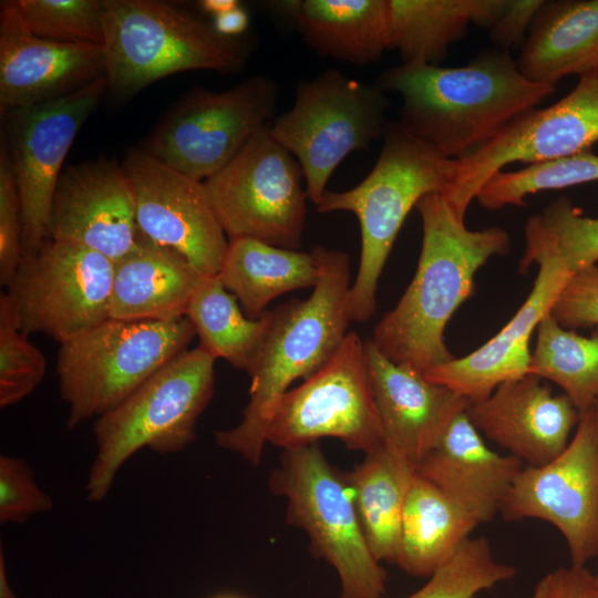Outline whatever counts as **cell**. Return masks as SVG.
I'll use <instances>...</instances> for the list:
<instances>
[{
  "label": "cell",
  "mask_w": 598,
  "mask_h": 598,
  "mask_svg": "<svg viewBox=\"0 0 598 598\" xmlns=\"http://www.w3.org/2000/svg\"><path fill=\"white\" fill-rule=\"evenodd\" d=\"M375 84L400 94L398 123L450 158H462L534 110L556 87L525 78L509 53L488 50L463 66L409 63Z\"/></svg>",
  "instance_id": "1"
},
{
  "label": "cell",
  "mask_w": 598,
  "mask_h": 598,
  "mask_svg": "<svg viewBox=\"0 0 598 598\" xmlns=\"http://www.w3.org/2000/svg\"><path fill=\"white\" fill-rule=\"evenodd\" d=\"M416 272L396 303L378 322L370 341L392 362L425 373L453 360L445 327L474 291V275L494 256L509 252L508 233L493 226L470 230L441 193L422 197Z\"/></svg>",
  "instance_id": "2"
},
{
  "label": "cell",
  "mask_w": 598,
  "mask_h": 598,
  "mask_svg": "<svg viewBox=\"0 0 598 598\" xmlns=\"http://www.w3.org/2000/svg\"><path fill=\"white\" fill-rule=\"evenodd\" d=\"M319 277L307 299L269 310L270 322L248 369L249 400L240 422L214 433L218 446L254 466L262 458L267 427L276 404L290 384L316 373L337 351L350 322V259L341 250L315 246Z\"/></svg>",
  "instance_id": "3"
},
{
  "label": "cell",
  "mask_w": 598,
  "mask_h": 598,
  "mask_svg": "<svg viewBox=\"0 0 598 598\" xmlns=\"http://www.w3.org/2000/svg\"><path fill=\"white\" fill-rule=\"evenodd\" d=\"M456 169L457 159L419 141L395 121L389 122L367 177L347 190H326L318 213L350 212L360 224V261L348 299L350 321L372 317L380 276L406 216L425 195L444 193Z\"/></svg>",
  "instance_id": "4"
},
{
  "label": "cell",
  "mask_w": 598,
  "mask_h": 598,
  "mask_svg": "<svg viewBox=\"0 0 598 598\" xmlns=\"http://www.w3.org/2000/svg\"><path fill=\"white\" fill-rule=\"evenodd\" d=\"M107 93L126 100L179 72H240L251 47L219 34L200 16L166 1L101 0Z\"/></svg>",
  "instance_id": "5"
},
{
  "label": "cell",
  "mask_w": 598,
  "mask_h": 598,
  "mask_svg": "<svg viewBox=\"0 0 598 598\" xmlns=\"http://www.w3.org/2000/svg\"><path fill=\"white\" fill-rule=\"evenodd\" d=\"M215 359L198 346L173 358L120 405L95 420L96 454L85 484L86 501H103L124 463L147 447L173 454L196 439L209 404Z\"/></svg>",
  "instance_id": "6"
},
{
  "label": "cell",
  "mask_w": 598,
  "mask_h": 598,
  "mask_svg": "<svg viewBox=\"0 0 598 598\" xmlns=\"http://www.w3.org/2000/svg\"><path fill=\"white\" fill-rule=\"evenodd\" d=\"M195 334L187 317L109 318L59 343L55 372L69 409L66 426L75 429L115 409L163 365L188 350Z\"/></svg>",
  "instance_id": "7"
},
{
  "label": "cell",
  "mask_w": 598,
  "mask_h": 598,
  "mask_svg": "<svg viewBox=\"0 0 598 598\" xmlns=\"http://www.w3.org/2000/svg\"><path fill=\"white\" fill-rule=\"evenodd\" d=\"M268 485L286 501V520L337 573L340 598H382L385 571L371 553L344 480L318 443L282 450Z\"/></svg>",
  "instance_id": "8"
},
{
  "label": "cell",
  "mask_w": 598,
  "mask_h": 598,
  "mask_svg": "<svg viewBox=\"0 0 598 598\" xmlns=\"http://www.w3.org/2000/svg\"><path fill=\"white\" fill-rule=\"evenodd\" d=\"M390 101L375 83L328 69L297 83L290 110L275 116L270 135L300 164L308 199L316 206L338 165L383 138Z\"/></svg>",
  "instance_id": "9"
},
{
  "label": "cell",
  "mask_w": 598,
  "mask_h": 598,
  "mask_svg": "<svg viewBox=\"0 0 598 598\" xmlns=\"http://www.w3.org/2000/svg\"><path fill=\"white\" fill-rule=\"evenodd\" d=\"M277 97V83L261 74L224 91L196 86L156 123L141 147L175 171L204 182L269 125L276 116Z\"/></svg>",
  "instance_id": "10"
},
{
  "label": "cell",
  "mask_w": 598,
  "mask_h": 598,
  "mask_svg": "<svg viewBox=\"0 0 598 598\" xmlns=\"http://www.w3.org/2000/svg\"><path fill=\"white\" fill-rule=\"evenodd\" d=\"M303 181L298 161L266 126L203 186L228 240L252 238L298 250L307 214Z\"/></svg>",
  "instance_id": "11"
},
{
  "label": "cell",
  "mask_w": 598,
  "mask_h": 598,
  "mask_svg": "<svg viewBox=\"0 0 598 598\" xmlns=\"http://www.w3.org/2000/svg\"><path fill=\"white\" fill-rule=\"evenodd\" d=\"M267 443L282 450L334 437L350 451L371 453L383 444L365 355V342L347 333L332 357L278 401Z\"/></svg>",
  "instance_id": "12"
},
{
  "label": "cell",
  "mask_w": 598,
  "mask_h": 598,
  "mask_svg": "<svg viewBox=\"0 0 598 598\" xmlns=\"http://www.w3.org/2000/svg\"><path fill=\"white\" fill-rule=\"evenodd\" d=\"M114 267L90 248L48 239L22 257L7 287L19 330L61 343L107 320Z\"/></svg>",
  "instance_id": "13"
},
{
  "label": "cell",
  "mask_w": 598,
  "mask_h": 598,
  "mask_svg": "<svg viewBox=\"0 0 598 598\" xmlns=\"http://www.w3.org/2000/svg\"><path fill=\"white\" fill-rule=\"evenodd\" d=\"M107 93L105 76L64 97L0 113L22 214L23 256L48 239L52 199L79 131Z\"/></svg>",
  "instance_id": "14"
},
{
  "label": "cell",
  "mask_w": 598,
  "mask_h": 598,
  "mask_svg": "<svg viewBox=\"0 0 598 598\" xmlns=\"http://www.w3.org/2000/svg\"><path fill=\"white\" fill-rule=\"evenodd\" d=\"M509 522L534 518L563 535L571 565L598 557V413L580 414L567 447L540 466H524L501 509Z\"/></svg>",
  "instance_id": "15"
},
{
  "label": "cell",
  "mask_w": 598,
  "mask_h": 598,
  "mask_svg": "<svg viewBox=\"0 0 598 598\" xmlns=\"http://www.w3.org/2000/svg\"><path fill=\"white\" fill-rule=\"evenodd\" d=\"M598 142V71L580 76L563 99L534 109L506 125L489 142L457 159L456 174L442 193L465 216L487 181L506 165L545 162L590 151Z\"/></svg>",
  "instance_id": "16"
},
{
  "label": "cell",
  "mask_w": 598,
  "mask_h": 598,
  "mask_svg": "<svg viewBox=\"0 0 598 598\" xmlns=\"http://www.w3.org/2000/svg\"><path fill=\"white\" fill-rule=\"evenodd\" d=\"M526 250L520 270L538 265L530 293L513 318L491 340L463 358L437 365L424 377L445 385L470 403L486 400L502 383L529 374L533 332L571 276L542 215L525 225Z\"/></svg>",
  "instance_id": "17"
},
{
  "label": "cell",
  "mask_w": 598,
  "mask_h": 598,
  "mask_svg": "<svg viewBox=\"0 0 598 598\" xmlns=\"http://www.w3.org/2000/svg\"><path fill=\"white\" fill-rule=\"evenodd\" d=\"M122 167L132 185L140 233L184 256L202 276L218 275L228 240L203 182L165 165L142 147H131Z\"/></svg>",
  "instance_id": "18"
},
{
  "label": "cell",
  "mask_w": 598,
  "mask_h": 598,
  "mask_svg": "<svg viewBox=\"0 0 598 598\" xmlns=\"http://www.w3.org/2000/svg\"><path fill=\"white\" fill-rule=\"evenodd\" d=\"M49 235L97 251L114 264L128 255L141 233L122 164L100 156L65 166L52 199Z\"/></svg>",
  "instance_id": "19"
},
{
  "label": "cell",
  "mask_w": 598,
  "mask_h": 598,
  "mask_svg": "<svg viewBox=\"0 0 598 598\" xmlns=\"http://www.w3.org/2000/svg\"><path fill=\"white\" fill-rule=\"evenodd\" d=\"M101 44L38 38L0 3V113L70 95L105 76Z\"/></svg>",
  "instance_id": "20"
},
{
  "label": "cell",
  "mask_w": 598,
  "mask_h": 598,
  "mask_svg": "<svg viewBox=\"0 0 598 598\" xmlns=\"http://www.w3.org/2000/svg\"><path fill=\"white\" fill-rule=\"evenodd\" d=\"M466 414L480 433L527 466L557 457L580 419L566 394H554L533 374L502 383L486 400L470 403Z\"/></svg>",
  "instance_id": "21"
},
{
  "label": "cell",
  "mask_w": 598,
  "mask_h": 598,
  "mask_svg": "<svg viewBox=\"0 0 598 598\" xmlns=\"http://www.w3.org/2000/svg\"><path fill=\"white\" fill-rule=\"evenodd\" d=\"M365 355L382 445L417 466L470 402L423 373L392 362L370 340Z\"/></svg>",
  "instance_id": "22"
},
{
  "label": "cell",
  "mask_w": 598,
  "mask_h": 598,
  "mask_svg": "<svg viewBox=\"0 0 598 598\" xmlns=\"http://www.w3.org/2000/svg\"><path fill=\"white\" fill-rule=\"evenodd\" d=\"M524 463L489 448L466 410L450 424L416 473L461 506L477 523L491 522Z\"/></svg>",
  "instance_id": "23"
},
{
  "label": "cell",
  "mask_w": 598,
  "mask_h": 598,
  "mask_svg": "<svg viewBox=\"0 0 598 598\" xmlns=\"http://www.w3.org/2000/svg\"><path fill=\"white\" fill-rule=\"evenodd\" d=\"M114 265L110 318L120 320L185 317L204 277L184 256L142 234L136 247Z\"/></svg>",
  "instance_id": "24"
},
{
  "label": "cell",
  "mask_w": 598,
  "mask_h": 598,
  "mask_svg": "<svg viewBox=\"0 0 598 598\" xmlns=\"http://www.w3.org/2000/svg\"><path fill=\"white\" fill-rule=\"evenodd\" d=\"M272 4L321 56L367 65L390 50L389 0H286Z\"/></svg>",
  "instance_id": "25"
},
{
  "label": "cell",
  "mask_w": 598,
  "mask_h": 598,
  "mask_svg": "<svg viewBox=\"0 0 598 598\" xmlns=\"http://www.w3.org/2000/svg\"><path fill=\"white\" fill-rule=\"evenodd\" d=\"M535 83L598 71V0L544 1L516 60Z\"/></svg>",
  "instance_id": "26"
},
{
  "label": "cell",
  "mask_w": 598,
  "mask_h": 598,
  "mask_svg": "<svg viewBox=\"0 0 598 598\" xmlns=\"http://www.w3.org/2000/svg\"><path fill=\"white\" fill-rule=\"evenodd\" d=\"M507 0H389L390 49L403 64L437 65L471 24L488 28Z\"/></svg>",
  "instance_id": "27"
},
{
  "label": "cell",
  "mask_w": 598,
  "mask_h": 598,
  "mask_svg": "<svg viewBox=\"0 0 598 598\" xmlns=\"http://www.w3.org/2000/svg\"><path fill=\"white\" fill-rule=\"evenodd\" d=\"M218 277L236 297L244 313L258 319L278 296L313 288L319 265L312 250L299 251L252 238H235L228 240Z\"/></svg>",
  "instance_id": "28"
},
{
  "label": "cell",
  "mask_w": 598,
  "mask_h": 598,
  "mask_svg": "<svg viewBox=\"0 0 598 598\" xmlns=\"http://www.w3.org/2000/svg\"><path fill=\"white\" fill-rule=\"evenodd\" d=\"M415 473V465L382 445L343 474L367 544L380 563H396L403 511Z\"/></svg>",
  "instance_id": "29"
},
{
  "label": "cell",
  "mask_w": 598,
  "mask_h": 598,
  "mask_svg": "<svg viewBox=\"0 0 598 598\" xmlns=\"http://www.w3.org/2000/svg\"><path fill=\"white\" fill-rule=\"evenodd\" d=\"M477 526L468 513L415 473L403 511L395 565L410 575L430 577Z\"/></svg>",
  "instance_id": "30"
},
{
  "label": "cell",
  "mask_w": 598,
  "mask_h": 598,
  "mask_svg": "<svg viewBox=\"0 0 598 598\" xmlns=\"http://www.w3.org/2000/svg\"><path fill=\"white\" fill-rule=\"evenodd\" d=\"M199 338L198 347L238 370L248 371L264 342L270 322L267 310L260 318H248L238 300L218 275L204 276L186 315Z\"/></svg>",
  "instance_id": "31"
},
{
  "label": "cell",
  "mask_w": 598,
  "mask_h": 598,
  "mask_svg": "<svg viewBox=\"0 0 598 598\" xmlns=\"http://www.w3.org/2000/svg\"><path fill=\"white\" fill-rule=\"evenodd\" d=\"M536 331L529 374L559 385L580 414L594 408L598 399V328L590 337H582L548 313Z\"/></svg>",
  "instance_id": "32"
},
{
  "label": "cell",
  "mask_w": 598,
  "mask_h": 598,
  "mask_svg": "<svg viewBox=\"0 0 598 598\" xmlns=\"http://www.w3.org/2000/svg\"><path fill=\"white\" fill-rule=\"evenodd\" d=\"M598 182V155L585 151L556 159L532 163L513 172H498L478 192L476 199L486 209L524 205L526 196Z\"/></svg>",
  "instance_id": "33"
},
{
  "label": "cell",
  "mask_w": 598,
  "mask_h": 598,
  "mask_svg": "<svg viewBox=\"0 0 598 598\" xmlns=\"http://www.w3.org/2000/svg\"><path fill=\"white\" fill-rule=\"evenodd\" d=\"M515 575L513 566L494 558L485 537H470L423 587L405 598H475Z\"/></svg>",
  "instance_id": "34"
},
{
  "label": "cell",
  "mask_w": 598,
  "mask_h": 598,
  "mask_svg": "<svg viewBox=\"0 0 598 598\" xmlns=\"http://www.w3.org/2000/svg\"><path fill=\"white\" fill-rule=\"evenodd\" d=\"M31 34L63 43L103 45L101 0H7Z\"/></svg>",
  "instance_id": "35"
},
{
  "label": "cell",
  "mask_w": 598,
  "mask_h": 598,
  "mask_svg": "<svg viewBox=\"0 0 598 598\" xmlns=\"http://www.w3.org/2000/svg\"><path fill=\"white\" fill-rule=\"evenodd\" d=\"M47 360L28 340L16 320L12 303L0 295V406L8 408L30 395L42 382Z\"/></svg>",
  "instance_id": "36"
},
{
  "label": "cell",
  "mask_w": 598,
  "mask_h": 598,
  "mask_svg": "<svg viewBox=\"0 0 598 598\" xmlns=\"http://www.w3.org/2000/svg\"><path fill=\"white\" fill-rule=\"evenodd\" d=\"M542 218L571 275L597 265L598 218L584 215L566 197L551 202Z\"/></svg>",
  "instance_id": "37"
},
{
  "label": "cell",
  "mask_w": 598,
  "mask_h": 598,
  "mask_svg": "<svg viewBox=\"0 0 598 598\" xmlns=\"http://www.w3.org/2000/svg\"><path fill=\"white\" fill-rule=\"evenodd\" d=\"M52 507V498L38 486L28 463L23 458L1 455L0 523L22 524Z\"/></svg>",
  "instance_id": "38"
},
{
  "label": "cell",
  "mask_w": 598,
  "mask_h": 598,
  "mask_svg": "<svg viewBox=\"0 0 598 598\" xmlns=\"http://www.w3.org/2000/svg\"><path fill=\"white\" fill-rule=\"evenodd\" d=\"M20 197L4 142L0 138V282L8 287L22 260Z\"/></svg>",
  "instance_id": "39"
},
{
  "label": "cell",
  "mask_w": 598,
  "mask_h": 598,
  "mask_svg": "<svg viewBox=\"0 0 598 598\" xmlns=\"http://www.w3.org/2000/svg\"><path fill=\"white\" fill-rule=\"evenodd\" d=\"M550 313L566 329L598 328L597 265L570 276Z\"/></svg>",
  "instance_id": "40"
},
{
  "label": "cell",
  "mask_w": 598,
  "mask_h": 598,
  "mask_svg": "<svg viewBox=\"0 0 598 598\" xmlns=\"http://www.w3.org/2000/svg\"><path fill=\"white\" fill-rule=\"evenodd\" d=\"M544 1L507 0L505 8L488 29L493 43L505 51L522 47Z\"/></svg>",
  "instance_id": "41"
},
{
  "label": "cell",
  "mask_w": 598,
  "mask_h": 598,
  "mask_svg": "<svg viewBox=\"0 0 598 598\" xmlns=\"http://www.w3.org/2000/svg\"><path fill=\"white\" fill-rule=\"evenodd\" d=\"M546 598H587L594 575L586 567H559L544 576Z\"/></svg>",
  "instance_id": "42"
},
{
  "label": "cell",
  "mask_w": 598,
  "mask_h": 598,
  "mask_svg": "<svg viewBox=\"0 0 598 598\" xmlns=\"http://www.w3.org/2000/svg\"><path fill=\"white\" fill-rule=\"evenodd\" d=\"M248 24V13L241 7L214 17L213 22L215 30L228 38H238L247 30Z\"/></svg>",
  "instance_id": "43"
},
{
  "label": "cell",
  "mask_w": 598,
  "mask_h": 598,
  "mask_svg": "<svg viewBox=\"0 0 598 598\" xmlns=\"http://www.w3.org/2000/svg\"><path fill=\"white\" fill-rule=\"evenodd\" d=\"M198 6L213 17L226 13L240 7L237 0H202Z\"/></svg>",
  "instance_id": "44"
},
{
  "label": "cell",
  "mask_w": 598,
  "mask_h": 598,
  "mask_svg": "<svg viewBox=\"0 0 598 598\" xmlns=\"http://www.w3.org/2000/svg\"><path fill=\"white\" fill-rule=\"evenodd\" d=\"M0 598H17L8 585L2 546H0Z\"/></svg>",
  "instance_id": "45"
},
{
  "label": "cell",
  "mask_w": 598,
  "mask_h": 598,
  "mask_svg": "<svg viewBox=\"0 0 598 598\" xmlns=\"http://www.w3.org/2000/svg\"><path fill=\"white\" fill-rule=\"evenodd\" d=\"M546 580L543 577L536 585L530 598H546Z\"/></svg>",
  "instance_id": "46"
},
{
  "label": "cell",
  "mask_w": 598,
  "mask_h": 598,
  "mask_svg": "<svg viewBox=\"0 0 598 598\" xmlns=\"http://www.w3.org/2000/svg\"><path fill=\"white\" fill-rule=\"evenodd\" d=\"M587 598H598V585L596 584L595 579H592V582L588 589Z\"/></svg>",
  "instance_id": "47"
},
{
  "label": "cell",
  "mask_w": 598,
  "mask_h": 598,
  "mask_svg": "<svg viewBox=\"0 0 598 598\" xmlns=\"http://www.w3.org/2000/svg\"><path fill=\"white\" fill-rule=\"evenodd\" d=\"M594 579H595L596 584L598 585V571L594 575Z\"/></svg>",
  "instance_id": "48"
},
{
  "label": "cell",
  "mask_w": 598,
  "mask_h": 598,
  "mask_svg": "<svg viewBox=\"0 0 598 598\" xmlns=\"http://www.w3.org/2000/svg\"><path fill=\"white\" fill-rule=\"evenodd\" d=\"M594 409H595L596 412L598 413V399H597V401H596V403H595V405H594Z\"/></svg>",
  "instance_id": "49"
}]
</instances>
